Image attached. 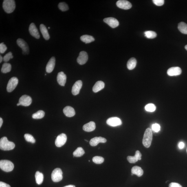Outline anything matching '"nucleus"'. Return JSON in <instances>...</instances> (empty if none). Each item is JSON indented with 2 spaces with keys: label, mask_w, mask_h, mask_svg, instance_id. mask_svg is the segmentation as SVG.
Returning a JSON list of instances; mask_svg holds the SVG:
<instances>
[{
  "label": "nucleus",
  "mask_w": 187,
  "mask_h": 187,
  "mask_svg": "<svg viewBox=\"0 0 187 187\" xmlns=\"http://www.w3.org/2000/svg\"><path fill=\"white\" fill-rule=\"evenodd\" d=\"M105 87V84L103 82L99 81L95 84L93 88V91L94 93H97L98 91L103 89Z\"/></svg>",
  "instance_id": "5701e85b"
},
{
  "label": "nucleus",
  "mask_w": 187,
  "mask_h": 187,
  "mask_svg": "<svg viewBox=\"0 0 187 187\" xmlns=\"http://www.w3.org/2000/svg\"><path fill=\"white\" fill-rule=\"evenodd\" d=\"M153 1L157 6H162L164 3V0H153Z\"/></svg>",
  "instance_id": "a19ab883"
},
{
  "label": "nucleus",
  "mask_w": 187,
  "mask_h": 187,
  "mask_svg": "<svg viewBox=\"0 0 187 187\" xmlns=\"http://www.w3.org/2000/svg\"><path fill=\"white\" fill-rule=\"evenodd\" d=\"M142 155L140 151L137 150L135 152V155L133 156H128L127 158V160L130 163H135L139 160L142 159Z\"/></svg>",
  "instance_id": "f3484780"
},
{
  "label": "nucleus",
  "mask_w": 187,
  "mask_h": 187,
  "mask_svg": "<svg viewBox=\"0 0 187 187\" xmlns=\"http://www.w3.org/2000/svg\"><path fill=\"white\" fill-rule=\"evenodd\" d=\"M185 49H186V50L187 51V45L185 46Z\"/></svg>",
  "instance_id": "09e8293b"
},
{
  "label": "nucleus",
  "mask_w": 187,
  "mask_h": 187,
  "mask_svg": "<svg viewBox=\"0 0 187 187\" xmlns=\"http://www.w3.org/2000/svg\"><path fill=\"white\" fill-rule=\"evenodd\" d=\"M18 46L22 49L23 54H28L29 53V48L28 45L24 40L22 38H19L17 40Z\"/></svg>",
  "instance_id": "0eeeda50"
},
{
  "label": "nucleus",
  "mask_w": 187,
  "mask_h": 187,
  "mask_svg": "<svg viewBox=\"0 0 187 187\" xmlns=\"http://www.w3.org/2000/svg\"><path fill=\"white\" fill-rule=\"evenodd\" d=\"M107 140L104 137H95L91 139L89 144L91 146L94 147L96 146L100 143H104Z\"/></svg>",
  "instance_id": "a211bd4d"
},
{
  "label": "nucleus",
  "mask_w": 187,
  "mask_h": 187,
  "mask_svg": "<svg viewBox=\"0 0 187 187\" xmlns=\"http://www.w3.org/2000/svg\"><path fill=\"white\" fill-rule=\"evenodd\" d=\"M181 70L180 67H176L170 68L168 70L167 74L170 76H177L181 74Z\"/></svg>",
  "instance_id": "2eb2a0df"
},
{
  "label": "nucleus",
  "mask_w": 187,
  "mask_h": 187,
  "mask_svg": "<svg viewBox=\"0 0 187 187\" xmlns=\"http://www.w3.org/2000/svg\"><path fill=\"white\" fill-rule=\"evenodd\" d=\"M145 36L148 38H154L157 36L156 33L153 31H147L144 33Z\"/></svg>",
  "instance_id": "473e14b6"
},
{
  "label": "nucleus",
  "mask_w": 187,
  "mask_h": 187,
  "mask_svg": "<svg viewBox=\"0 0 187 187\" xmlns=\"http://www.w3.org/2000/svg\"><path fill=\"white\" fill-rule=\"evenodd\" d=\"M13 58V56L12 55V52H10L3 57V60L5 62H7L8 61L11 59H12Z\"/></svg>",
  "instance_id": "4c0bfd02"
},
{
  "label": "nucleus",
  "mask_w": 187,
  "mask_h": 187,
  "mask_svg": "<svg viewBox=\"0 0 187 187\" xmlns=\"http://www.w3.org/2000/svg\"><path fill=\"white\" fill-rule=\"evenodd\" d=\"M63 112L66 116L71 117L75 114V111L74 108L70 106H66L64 108Z\"/></svg>",
  "instance_id": "412c9836"
},
{
  "label": "nucleus",
  "mask_w": 187,
  "mask_h": 187,
  "mask_svg": "<svg viewBox=\"0 0 187 187\" xmlns=\"http://www.w3.org/2000/svg\"><path fill=\"white\" fill-rule=\"evenodd\" d=\"M185 144L184 142H181L179 143V149H182L184 147Z\"/></svg>",
  "instance_id": "c03bdc74"
},
{
  "label": "nucleus",
  "mask_w": 187,
  "mask_h": 187,
  "mask_svg": "<svg viewBox=\"0 0 187 187\" xmlns=\"http://www.w3.org/2000/svg\"><path fill=\"white\" fill-rule=\"evenodd\" d=\"M7 49L6 46L3 43L0 44V52L1 54H3Z\"/></svg>",
  "instance_id": "ea45409f"
},
{
  "label": "nucleus",
  "mask_w": 187,
  "mask_h": 187,
  "mask_svg": "<svg viewBox=\"0 0 187 187\" xmlns=\"http://www.w3.org/2000/svg\"><path fill=\"white\" fill-rule=\"evenodd\" d=\"M146 110L150 112H153L156 109V106L153 104H149L147 105L145 107Z\"/></svg>",
  "instance_id": "c9c22d12"
},
{
  "label": "nucleus",
  "mask_w": 187,
  "mask_h": 187,
  "mask_svg": "<svg viewBox=\"0 0 187 187\" xmlns=\"http://www.w3.org/2000/svg\"><path fill=\"white\" fill-rule=\"evenodd\" d=\"M56 63V59L54 57H51L47 63L46 67V71L47 73H50L54 70L55 65Z\"/></svg>",
  "instance_id": "6ab92c4d"
},
{
  "label": "nucleus",
  "mask_w": 187,
  "mask_h": 187,
  "mask_svg": "<svg viewBox=\"0 0 187 187\" xmlns=\"http://www.w3.org/2000/svg\"><path fill=\"white\" fill-rule=\"evenodd\" d=\"M0 168L3 171L9 172L12 171L14 168V165L11 161L7 160L0 161Z\"/></svg>",
  "instance_id": "20e7f679"
},
{
  "label": "nucleus",
  "mask_w": 187,
  "mask_h": 187,
  "mask_svg": "<svg viewBox=\"0 0 187 187\" xmlns=\"http://www.w3.org/2000/svg\"><path fill=\"white\" fill-rule=\"evenodd\" d=\"M17 106H19V105H20V104L19 103H18L17 104Z\"/></svg>",
  "instance_id": "8fccbe9b"
},
{
  "label": "nucleus",
  "mask_w": 187,
  "mask_h": 187,
  "mask_svg": "<svg viewBox=\"0 0 187 187\" xmlns=\"http://www.w3.org/2000/svg\"><path fill=\"white\" fill-rule=\"evenodd\" d=\"M103 21L112 28L118 27L119 24L118 20L113 17L105 18L104 19Z\"/></svg>",
  "instance_id": "f8f14e48"
},
{
  "label": "nucleus",
  "mask_w": 187,
  "mask_h": 187,
  "mask_svg": "<svg viewBox=\"0 0 187 187\" xmlns=\"http://www.w3.org/2000/svg\"><path fill=\"white\" fill-rule=\"evenodd\" d=\"M106 123L110 126H121L122 124V121L120 118L116 117H111L107 119Z\"/></svg>",
  "instance_id": "1a4fd4ad"
},
{
  "label": "nucleus",
  "mask_w": 187,
  "mask_h": 187,
  "mask_svg": "<svg viewBox=\"0 0 187 187\" xmlns=\"http://www.w3.org/2000/svg\"><path fill=\"white\" fill-rule=\"evenodd\" d=\"M85 140L86 141V142H88V141H87V140Z\"/></svg>",
  "instance_id": "3c124183"
},
{
  "label": "nucleus",
  "mask_w": 187,
  "mask_h": 187,
  "mask_svg": "<svg viewBox=\"0 0 187 187\" xmlns=\"http://www.w3.org/2000/svg\"><path fill=\"white\" fill-rule=\"evenodd\" d=\"M88 59V55L85 51H82L80 53L77 61L80 65H83L87 63Z\"/></svg>",
  "instance_id": "ddd939ff"
},
{
  "label": "nucleus",
  "mask_w": 187,
  "mask_h": 187,
  "mask_svg": "<svg viewBox=\"0 0 187 187\" xmlns=\"http://www.w3.org/2000/svg\"><path fill=\"white\" fill-rule=\"evenodd\" d=\"M48 29H50V27H48Z\"/></svg>",
  "instance_id": "603ef678"
},
{
  "label": "nucleus",
  "mask_w": 187,
  "mask_h": 187,
  "mask_svg": "<svg viewBox=\"0 0 187 187\" xmlns=\"http://www.w3.org/2000/svg\"><path fill=\"white\" fill-rule=\"evenodd\" d=\"M116 4L119 8L125 10H129L132 6L131 3L129 1L126 0H119L117 1Z\"/></svg>",
  "instance_id": "9b49d317"
},
{
  "label": "nucleus",
  "mask_w": 187,
  "mask_h": 187,
  "mask_svg": "<svg viewBox=\"0 0 187 187\" xmlns=\"http://www.w3.org/2000/svg\"><path fill=\"white\" fill-rule=\"evenodd\" d=\"M153 140V133L152 130L149 128L146 129L144 132L142 143L144 146L147 148H149L151 146Z\"/></svg>",
  "instance_id": "f03ea898"
},
{
  "label": "nucleus",
  "mask_w": 187,
  "mask_h": 187,
  "mask_svg": "<svg viewBox=\"0 0 187 187\" xmlns=\"http://www.w3.org/2000/svg\"><path fill=\"white\" fill-rule=\"evenodd\" d=\"M58 8L62 11L65 12L69 10L68 5L65 2H61L58 4Z\"/></svg>",
  "instance_id": "72a5a7b5"
},
{
  "label": "nucleus",
  "mask_w": 187,
  "mask_h": 187,
  "mask_svg": "<svg viewBox=\"0 0 187 187\" xmlns=\"http://www.w3.org/2000/svg\"><path fill=\"white\" fill-rule=\"evenodd\" d=\"M67 77L63 72H60L58 73L57 76V81L60 85L65 86L66 81Z\"/></svg>",
  "instance_id": "aec40b11"
},
{
  "label": "nucleus",
  "mask_w": 187,
  "mask_h": 187,
  "mask_svg": "<svg viewBox=\"0 0 187 187\" xmlns=\"http://www.w3.org/2000/svg\"><path fill=\"white\" fill-rule=\"evenodd\" d=\"M3 60V58L1 55L0 56V63H1Z\"/></svg>",
  "instance_id": "49530a36"
},
{
  "label": "nucleus",
  "mask_w": 187,
  "mask_h": 187,
  "mask_svg": "<svg viewBox=\"0 0 187 187\" xmlns=\"http://www.w3.org/2000/svg\"><path fill=\"white\" fill-rule=\"evenodd\" d=\"M3 7L7 13H11L13 12L15 9V1L14 0H5L3 3Z\"/></svg>",
  "instance_id": "7ed1b4c3"
},
{
  "label": "nucleus",
  "mask_w": 187,
  "mask_h": 187,
  "mask_svg": "<svg viewBox=\"0 0 187 187\" xmlns=\"http://www.w3.org/2000/svg\"><path fill=\"white\" fill-rule=\"evenodd\" d=\"M29 31L31 36L36 39L40 38L39 32L36 25L34 23H31L29 27Z\"/></svg>",
  "instance_id": "4468645a"
},
{
  "label": "nucleus",
  "mask_w": 187,
  "mask_h": 187,
  "mask_svg": "<svg viewBox=\"0 0 187 187\" xmlns=\"http://www.w3.org/2000/svg\"><path fill=\"white\" fill-rule=\"evenodd\" d=\"M137 63V60L134 58H132L128 60L127 67L128 69L132 70L136 67Z\"/></svg>",
  "instance_id": "a878e982"
},
{
  "label": "nucleus",
  "mask_w": 187,
  "mask_h": 187,
  "mask_svg": "<svg viewBox=\"0 0 187 187\" xmlns=\"http://www.w3.org/2000/svg\"><path fill=\"white\" fill-rule=\"evenodd\" d=\"M12 66L10 63L5 62L2 65L1 69V72L4 74L10 72L11 70Z\"/></svg>",
  "instance_id": "cd10ccee"
},
{
  "label": "nucleus",
  "mask_w": 187,
  "mask_h": 187,
  "mask_svg": "<svg viewBox=\"0 0 187 187\" xmlns=\"http://www.w3.org/2000/svg\"><path fill=\"white\" fill-rule=\"evenodd\" d=\"M0 187H11L10 185L4 182L1 181L0 182Z\"/></svg>",
  "instance_id": "37998d69"
},
{
  "label": "nucleus",
  "mask_w": 187,
  "mask_h": 187,
  "mask_svg": "<svg viewBox=\"0 0 187 187\" xmlns=\"http://www.w3.org/2000/svg\"><path fill=\"white\" fill-rule=\"evenodd\" d=\"M35 178L36 183L38 185L41 184L43 181V174L39 172H36L35 174Z\"/></svg>",
  "instance_id": "c85d7f7f"
},
{
  "label": "nucleus",
  "mask_w": 187,
  "mask_h": 187,
  "mask_svg": "<svg viewBox=\"0 0 187 187\" xmlns=\"http://www.w3.org/2000/svg\"><path fill=\"white\" fill-rule=\"evenodd\" d=\"M92 160L93 162L95 164H101L103 163L104 159L103 157L96 156L93 158Z\"/></svg>",
  "instance_id": "f704fd0d"
},
{
  "label": "nucleus",
  "mask_w": 187,
  "mask_h": 187,
  "mask_svg": "<svg viewBox=\"0 0 187 187\" xmlns=\"http://www.w3.org/2000/svg\"><path fill=\"white\" fill-rule=\"evenodd\" d=\"M67 140V137L65 134L62 133L57 137L55 143L57 147H60L65 144Z\"/></svg>",
  "instance_id": "6e6552de"
},
{
  "label": "nucleus",
  "mask_w": 187,
  "mask_h": 187,
  "mask_svg": "<svg viewBox=\"0 0 187 187\" xmlns=\"http://www.w3.org/2000/svg\"><path fill=\"white\" fill-rule=\"evenodd\" d=\"M80 40L81 41L85 43H89L94 41L95 39L93 36L88 35H84L80 37Z\"/></svg>",
  "instance_id": "bb28decb"
},
{
  "label": "nucleus",
  "mask_w": 187,
  "mask_h": 187,
  "mask_svg": "<svg viewBox=\"0 0 187 187\" xmlns=\"http://www.w3.org/2000/svg\"><path fill=\"white\" fill-rule=\"evenodd\" d=\"M132 174L136 175L138 177H141L143 174V170L140 167L135 166L131 169Z\"/></svg>",
  "instance_id": "b1692460"
},
{
  "label": "nucleus",
  "mask_w": 187,
  "mask_h": 187,
  "mask_svg": "<svg viewBox=\"0 0 187 187\" xmlns=\"http://www.w3.org/2000/svg\"><path fill=\"white\" fill-rule=\"evenodd\" d=\"M63 187H75V186H74V185H68V186H64Z\"/></svg>",
  "instance_id": "de8ad7c7"
},
{
  "label": "nucleus",
  "mask_w": 187,
  "mask_h": 187,
  "mask_svg": "<svg viewBox=\"0 0 187 187\" xmlns=\"http://www.w3.org/2000/svg\"><path fill=\"white\" fill-rule=\"evenodd\" d=\"M32 99L31 97L27 95H23L20 98L19 103L20 105L28 106L32 103Z\"/></svg>",
  "instance_id": "9d476101"
},
{
  "label": "nucleus",
  "mask_w": 187,
  "mask_h": 187,
  "mask_svg": "<svg viewBox=\"0 0 187 187\" xmlns=\"http://www.w3.org/2000/svg\"><path fill=\"white\" fill-rule=\"evenodd\" d=\"M89 162H90V160H89Z\"/></svg>",
  "instance_id": "864d4df0"
},
{
  "label": "nucleus",
  "mask_w": 187,
  "mask_h": 187,
  "mask_svg": "<svg viewBox=\"0 0 187 187\" xmlns=\"http://www.w3.org/2000/svg\"><path fill=\"white\" fill-rule=\"evenodd\" d=\"M19 83V80L16 77H13L9 80L7 87V91L8 92H11L15 89Z\"/></svg>",
  "instance_id": "423d86ee"
},
{
  "label": "nucleus",
  "mask_w": 187,
  "mask_h": 187,
  "mask_svg": "<svg viewBox=\"0 0 187 187\" xmlns=\"http://www.w3.org/2000/svg\"><path fill=\"white\" fill-rule=\"evenodd\" d=\"M160 126L157 124H153L152 126V129L156 133H158L160 130Z\"/></svg>",
  "instance_id": "58836bf2"
},
{
  "label": "nucleus",
  "mask_w": 187,
  "mask_h": 187,
  "mask_svg": "<svg viewBox=\"0 0 187 187\" xmlns=\"http://www.w3.org/2000/svg\"><path fill=\"white\" fill-rule=\"evenodd\" d=\"M178 28L182 33L187 34V24L184 22H181L178 24Z\"/></svg>",
  "instance_id": "c756f323"
},
{
  "label": "nucleus",
  "mask_w": 187,
  "mask_h": 187,
  "mask_svg": "<svg viewBox=\"0 0 187 187\" xmlns=\"http://www.w3.org/2000/svg\"><path fill=\"white\" fill-rule=\"evenodd\" d=\"M3 124V119L1 118H0V128L1 127L2 125Z\"/></svg>",
  "instance_id": "a18cd8bd"
},
{
  "label": "nucleus",
  "mask_w": 187,
  "mask_h": 187,
  "mask_svg": "<svg viewBox=\"0 0 187 187\" xmlns=\"http://www.w3.org/2000/svg\"><path fill=\"white\" fill-rule=\"evenodd\" d=\"M82 83L81 80H79L75 82L72 89V93L74 95H76L80 93L82 87Z\"/></svg>",
  "instance_id": "dca6fc26"
},
{
  "label": "nucleus",
  "mask_w": 187,
  "mask_h": 187,
  "mask_svg": "<svg viewBox=\"0 0 187 187\" xmlns=\"http://www.w3.org/2000/svg\"><path fill=\"white\" fill-rule=\"evenodd\" d=\"M62 172L61 169L56 168L53 170L51 174V179L54 182H58L63 179Z\"/></svg>",
  "instance_id": "39448f33"
},
{
  "label": "nucleus",
  "mask_w": 187,
  "mask_h": 187,
  "mask_svg": "<svg viewBox=\"0 0 187 187\" xmlns=\"http://www.w3.org/2000/svg\"><path fill=\"white\" fill-rule=\"evenodd\" d=\"M24 137L25 140L27 142H30L33 144L36 142V140L34 137H33L32 135L29 134H25Z\"/></svg>",
  "instance_id": "e433bc0d"
},
{
  "label": "nucleus",
  "mask_w": 187,
  "mask_h": 187,
  "mask_svg": "<svg viewBox=\"0 0 187 187\" xmlns=\"http://www.w3.org/2000/svg\"><path fill=\"white\" fill-rule=\"evenodd\" d=\"M45 115V112L43 111L39 110L33 114L32 117L34 119H41L43 118Z\"/></svg>",
  "instance_id": "2f4dec72"
},
{
  "label": "nucleus",
  "mask_w": 187,
  "mask_h": 187,
  "mask_svg": "<svg viewBox=\"0 0 187 187\" xmlns=\"http://www.w3.org/2000/svg\"><path fill=\"white\" fill-rule=\"evenodd\" d=\"M96 128V125L94 122L91 121L84 125L83 129L86 132H90L94 130Z\"/></svg>",
  "instance_id": "4be33fe9"
},
{
  "label": "nucleus",
  "mask_w": 187,
  "mask_h": 187,
  "mask_svg": "<svg viewBox=\"0 0 187 187\" xmlns=\"http://www.w3.org/2000/svg\"><path fill=\"white\" fill-rule=\"evenodd\" d=\"M40 30L45 40H49L50 38V36L45 26L43 24L40 25Z\"/></svg>",
  "instance_id": "393cba45"
},
{
  "label": "nucleus",
  "mask_w": 187,
  "mask_h": 187,
  "mask_svg": "<svg viewBox=\"0 0 187 187\" xmlns=\"http://www.w3.org/2000/svg\"><path fill=\"white\" fill-rule=\"evenodd\" d=\"M85 152L83 148L81 147H78L73 153V155L75 157H80L83 156Z\"/></svg>",
  "instance_id": "7c9ffc66"
},
{
  "label": "nucleus",
  "mask_w": 187,
  "mask_h": 187,
  "mask_svg": "<svg viewBox=\"0 0 187 187\" xmlns=\"http://www.w3.org/2000/svg\"><path fill=\"white\" fill-rule=\"evenodd\" d=\"M45 75H47V74H45Z\"/></svg>",
  "instance_id": "5fc2aeb1"
},
{
  "label": "nucleus",
  "mask_w": 187,
  "mask_h": 187,
  "mask_svg": "<svg viewBox=\"0 0 187 187\" xmlns=\"http://www.w3.org/2000/svg\"><path fill=\"white\" fill-rule=\"evenodd\" d=\"M169 186V187H183L180 184H179V183L174 182L170 183Z\"/></svg>",
  "instance_id": "79ce46f5"
},
{
  "label": "nucleus",
  "mask_w": 187,
  "mask_h": 187,
  "mask_svg": "<svg viewBox=\"0 0 187 187\" xmlns=\"http://www.w3.org/2000/svg\"><path fill=\"white\" fill-rule=\"evenodd\" d=\"M15 144L14 142L8 140L7 137H3L0 140V149L2 150H10L14 149Z\"/></svg>",
  "instance_id": "f257e3e1"
}]
</instances>
